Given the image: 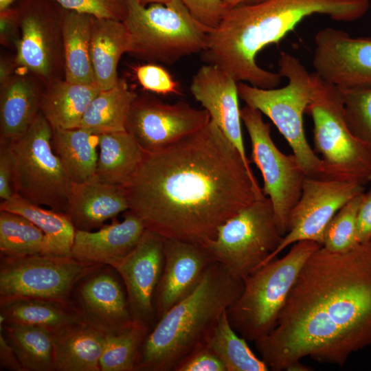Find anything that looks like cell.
I'll use <instances>...</instances> for the list:
<instances>
[{"mask_svg": "<svg viewBox=\"0 0 371 371\" xmlns=\"http://www.w3.org/2000/svg\"><path fill=\"white\" fill-rule=\"evenodd\" d=\"M133 69L137 80L144 90L161 95L181 93L179 82L162 66L148 63L137 65Z\"/></svg>", "mask_w": 371, "mask_h": 371, "instance_id": "f35d334b", "label": "cell"}, {"mask_svg": "<svg viewBox=\"0 0 371 371\" xmlns=\"http://www.w3.org/2000/svg\"><path fill=\"white\" fill-rule=\"evenodd\" d=\"M16 66L14 58L1 56L0 60V85L8 82L16 73Z\"/></svg>", "mask_w": 371, "mask_h": 371, "instance_id": "7dc6e473", "label": "cell"}, {"mask_svg": "<svg viewBox=\"0 0 371 371\" xmlns=\"http://www.w3.org/2000/svg\"><path fill=\"white\" fill-rule=\"evenodd\" d=\"M145 151L126 131L99 135L95 179L124 186L140 164Z\"/></svg>", "mask_w": 371, "mask_h": 371, "instance_id": "4dcf8cb0", "label": "cell"}, {"mask_svg": "<svg viewBox=\"0 0 371 371\" xmlns=\"http://www.w3.org/2000/svg\"><path fill=\"white\" fill-rule=\"evenodd\" d=\"M137 95L124 79L120 78L115 86L101 91L93 99L80 127L96 135L126 131L128 115Z\"/></svg>", "mask_w": 371, "mask_h": 371, "instance_id": "1f68e13d", "label": "cell"}, {"mask_svg": "<svg viewBox=\"0 0 371 371\" xmlns=\"http://www.w3.org/2000/svg\"><path fill=\"white\" fill-rule=\"evenodd\" d=\"M244 280L218 262L204 273L196 289L158 319L146 337L135 371H173L205 345L223 313L241 295Z\"/></svg>", "mask_w": 371, "mask_h": 371, "instance_id": "277c9868", "label": "cell"}, {"mask_svg": "<svg viewBox=\"0 0 371 371\" xmlns=\"http://www.w3.org/2000/svg\"><path fill=\"white\" fill-rule=\"evenodd\" d=\"M43 89L40 112L52 128H79L93 99L101 91L95 85L55 80Z\"/></svg>", "mask_w": 371, "mask_h": 371, "instance_id": "484cf974", "label": "cell"}, {"mask_svg": "<svg viewBox=\"0 0 371 371\" xmlns=\"http://www.w3.org/2000/svg\"><path fill=\"white\" fill-rule=\"evenodd\" d=\"M21 34L20 14L11 7L0 11V41L8 47L14 46Z\"/></svg>", "mask_w": 371, "mask_h": 371, "instance_id": "ee69618b", "label": "cell"}, {"mask_svg": "<svg viewBox=\"0 0 371 371\" xmlns=\"http://www.w3.org/2000/svg\"><path fill=\"white\" fill-rule=\"evenodd\" d=\"M315 71L340 89L371 85V37H352L342 30L325 27L315 36Z\"/></svg>", "mask_w": 371, "mask_h": 371, "instance_id": "2e32d148", "label": "cell"}, {"mask_svg": "<svg viewBox=\"0 0 371 371\" xmlns=\"http://www.w3.org/2000/svg\"><path fill=\"white\" fill-rule=\"evenodd\" d=\"M370 5L369 0H266L236 5L227 9L210 32L201 58L237 82L276 88L282 77L257 64L262 49L278 43L309 16L323 14L335 21L351 22L364 16Z\"/></svg>", "mask_w": 371, "mask_h": 371, "instance_id": "3957f363", "label": "cell"}, {"mask_svg": "<svg viewBox=\"0 0 371 371\" xmlns=\"http://www.w3.org/2000/svg\"><path fill=\"white\" fill-rule=\"evenodd\" d=\"M278 65V73L287 79L286 85L262 89L239 82V98L272 121L292 148L306 177L322 178V160L309 145L304 128L303 116L313 93L311 73L299 58L285 52L280 53Z\"/></svg>", "mask_w": 371, "mask_h": 371, "instance_id": "8992f818", "label": "cell"}, {"mask_svg": "<svg viewBox=\"0 0 371 371\" xmlns=\"http://www.w3.org/2000/svg\"><path fill=\"white\" fill-rule=\"evenodd\" d=\"M282 238L271 201L263 196L227 220L204 246L216 262L244 280L265 264Z\"/></svg>", "mask_w": 371, "mask_h": 371, "instance_id": "30bf717a", "label": "cell"}, {"mask_svg": "<svg viewBox=\"0 0 371 371\" xmlns=\"http://www.w3.org/2000/svg\"><path fill=\"white\" fill-rule=\"evenodd\" d=\"M173 0H138L142 5H148L153 3H167Z\"/></svg>", "mask_w": 371, "mask_h": 371, "instance_id": "681fc988", "label": "cell"}, {"mask_svg": "<svg viewBox=\"0 0 371 371\" xmlns=\"http://www.w3.org/2000/svg\"><path fill=\"white\" fill-rule=\"evenodd\" d=\"M0 368L10 371H24L14 348L0 331Z\"/></svg>", "mask_w": 371, "mask_h": 371, "instance_id": "bcb514c9", "label": "cell"}, {"mask_svg": "<svg viewBox=\"0 0 371 371\" xmlns=\"http://www.w3.org/2000/svg\"><path fill=\"white\" fill-rule=\"evenodd\" d=\"M43 232L27 218L0 210L1 258H22L43 254Z\"/></svg>", "mask_w": 371, "mask_h": 371, "instance_id": "e575fe53", "label": "cell"}, {"mask_svg": "<svg viewBox=\"0 0 371 371\" xmlns=\"http://www.w3.org/2000/svg\"><path fill=\"white\" fill-rule=\"evenodd\" d=\"M52 334L54 371H101L104 333L83 322Z\"/></svg>", "mask_w": 371, "mask_h": 371, "instance_id": "cb8c5ba5", "label": "cell"}, {"mask_svg": "<svg viewBox=\"0 0 371 371\" xmlns=\"http://www.w3.org/2000/svg\"><path fill=\"white\" fill-rule=\"evenodd\" d=\"M181 1L196 19L212 30L218 25L227 9L223 0Z\"/></svg>", "mask_w": 371, "mask_h": 371, "instance_id": "60d3db41", "label": "cell"}, {"mask_svg": "<svg viewBox=\"0 0 371 371\" xmlns=\"http://www.w3.org/2000/svg\"><path fill=\"white\" fill-rule=\"evenodd\" d=\"M64 10L87 14L98 19L123 21L126 14L124 0H53Z\"/></svg>", "mask_w": 371, "mask_h": 371, "instance_id": "ab89813d", "label": "cell"}, {"mask_svg": "<svg viewBox=\"0 0 371 371\" xmlns=\"http://www.w3.org/2000/svg\"><path fill=\"white\" fill-rule=\"evenodd\" d=\"M164 265L154 307L155 323L198 286L207 269L216 260L202 245L165 238Z\"/></svg>", "mask_w": 371, "mask_h": 371, "instance_id": "ac0fdd59", "label": "cell"}, {"mask_svg": "<svg viewBox=\"0 0 371 371\" xmlns=\"http://www.w3.org/2000/svg\"><path fill=\"white\" fill-rule=\"evenodd\" d=\"M128 210L123 186L93 179L72 183L65 214L76 230L92 231Z\"/></svg>", "mask_w": 371, "mask_h": 371, "instance_id": "7402d4cb", "label": "cell"}, {"mask_svg": "<svg viewBox=\"0 0 371 371\" xmlns=\"http://www.w3.org/2000/svg\"><path fill=\"white\" fill-rule=\"evenodd\" d=\"M165 237L146 229L134 249L112 268L122 280L133 320L151 328L154 297L164 265Z\"/></svg>", "mask_w": 371, "mask_h": 371, "instance_id": "e0dca14e", "label": "cell"}, {"mask_svg": "<svg viewBox=\"0 0 371 371\" xmlns=\"http://www.w3.org/2000/svg\"><path fill=\"white\" fill-rule=\"evenodd\" d=\"M28 74L16 72L1 85L0 140L14 142L29 128L40 112L43 89Z\"/></svg>", "mask_w": 371, "mask_h": 371, "instance_id": "603a6c76", "label": "cell"}, {"mask_svg": "<svg viewBox=\"0 0 371 371\" xmlns=\"http://www.w3.org/2000/svg\"><path fill=\"white\" fill-rule=\"evenodd\" d=\"M102 267L41 254L1 258L0 300L35 297L69 302L77 284Z\"/></svg>", "mask_w": 371, "mask_h": 371, "instance_id": "7c38bea8", "label": "cell"}, {"mask_svg": "<svg viewBox=\"0 0 371 371\" xmlns=\"http://www.w3.org/2000/svg\"><path fill=\"white\" fill-rule=\"evenodd\" d=\"M224 364L226 371H267L269 367L249 348L230 325L227 311L221 315L205 344Z\"/></svg>", "mask_w": 371, "mask_h": 371, "instance_id": "836d02e7", "label": "cell"}, {"mask_svg": "<svg viewBox=\"0 0 371 371\" xmlns=\"http://www.w3.org/2000/svg\"><path fill=\"white\" fill-rule=\"evenodd\" d=\"M52 127L39 112L12 142L14 193L35 204L65 213L73 182L52 146Z\"/></svg>", "mask_w": 371, "mask_h": 371, "instance_id": "9c48e42d", "label": "cell"}, {"mask_svg": "<svg viewBox=\"0 0 371 371\" xmlns=\"http://www.w3.org/2000/svg\"><path fill=\"white\" fill-rule=\"evenodd\" d=\"M124 1L123 22L131 34L135 56L171 65L205 49L212 29L196 19L181 0L146 6L138 0Z\"/></svg>", "mask_w": 371, "mask_h": 371, "instance_id": "ba28073f", "label": "cell"}, {"mask_svg": "<svg viewBox=\"0 0 371 371\" xmlns=\"http://www.w3.org/2000/svg\"><path fill=\"white\" fill-rule=\"evenodd\" d=\"M103 267L77 284L72 303L86 324L106 335L125 329L133 318L121 282L112 270Z\"/></svg>", "mask_w": 371, "mask_h": 371, "instance_id": "d6986e66", "label": "cell"}, {"mask_svg": "<svg viewBox=\"0 0 371 371\" xmlns=\"http://www.w3.org/2000/svg\"><path fill=\"white\" fill-rule=\"evenodd\" d=\"M313 93L306 108L313 122L315 150L321 155L322 179L371 181V148L349 129L339 89L311 73Z\"/></svg>", "mask_w": 371, "mask_h": 371, "instance_id": "5b68a950", "label": "cell"}, {"mask_svg": "<svg viewBox=\"0 0 371 371\" xmlns=\"http://www.w3.org/2000/svg\"><path fill=\"white\" fill-rule=\"evenodd\" d=\"M14 154L12 142L0 140V199L10 198L13 190Z\"/></svg>", "mask_w": 371, "mask_h": 371, "instance_id": "7bdbcfd3", "label": "cell"}, {"mask_svg": "<svg viewBox=\"0 0 371 371\" xmlns=\"http://www.w3.org/2000/svg\"><path fill=\"white\" fill-rule=\"evenodd\" d=\"M16 0H0V11L11 7L12 4Z\"/></svg>", "mask_w": 371, "mask_h": 371, "instance_id": "f907efd6", "label": "cell"}, {"mask_svg": "<svg viewBox=\"0 0 371 371\" xmlns=\"http://www.w3.org/2000/svg\"><path fill=\"white\" fill-rule=\"evenodd\" d=\"M150 329L148 326L133 320L125 329L106 334L100 370L135 371L140 348Z\"/></svg>", "mask_w": 371, "mask_h": 371, "instance_id": "d590c367", "label": "cell"}, {"mask_svg": "<svg viewBox=\"0 0 371 371\" xmlns=\"http://www.w3.org/2000/svg\"><path fill=\"white\" fill-rule=\"evenodd\" d=\"M273 371H308L309 357L343 366L371 346V240L344 252L323 246L302 266L276 327L255 342Z\"/></svg>", "mask_w": 371, "mask_h": 371, "instance_id": "7a4b0ae2", "label": "cell"}, {"mask_svg": "<svg viewBox=\"0 0 371 371\" xmlns=\"http://www.w3.org/2000/svg\"><path fill=\"white\" fill-rule=\"evenodd\" d=\"M264 1L266 0H223L227 9L239 5L256 3Z\"/></svg>", "mask_w": 371, "mask_h": 371, "instance_id": "c3c4849f", "label": "cell"}, {"mask_svg": "<svg viewBox=\"0 0 371 371\" xmlns=\"http://www.w3.org/2000/svg\"><path fill=\"white\" fill-rule=\"evenodd\" d=\"M173 371H226V368L220 359L205 344L182 359Z\"/></svg>", "mask_w": 371, "mask_h": 371, "instance_id": "b9f144b4", "label": "cell"}, {"mask_svg": "<svg viewBox=\"0 0 371 371\" xmlns=\"http://www.w3.org/2000/svg\"><path fill=\"white\" fill-rule=\"evenodd\" d=\"M83 322L80 313L71 301L35 297L0 300V324L35 326L53 332Z\"/></svg>", "mask_w": 371, "mask_h": 371, "instance_id": "4316f807", "label": "cell"}, {"mask_svg": "<svg viewBox=\"0 0 371 371\" xmlns=\"http://www.w3.org/2000/svg\"><path fill=\"white\" fill-rule=\"evenodd\" d=\"M357 240L359 243L371 240V187L363 193L357 215Z\"/></svg>", "mask_w": 371, "mask_h": 371, "instance_id": "f6af8a7d", "label": "cell"}, {"mask_svg": "<svg viewBox=\"0 0 371 371\" xmlns=\"http://www.w3.org/2000/svg\"><path fill=\"white\" fill-rule=\"evenodd\" d=\"M145 230L141 218L128 210L122 221L115 219L95 231L76 230L71 257L113 267L134 249Z\"/></svg>", "mask_w": 371, "mask_h": 371, "instance_id": "44dd1931", "label": "cell"}, {"mask_svg": "<svg viewBox=\"0 0 371 371\" xmlns=\"http://www.w3.org/2000/svg\"><path fill=\"white\" fill-rule=\"evenodd\" d=\"M339 89L349 129L371 148V85L358 88Z\"/></svg>", "mask_w": 371, "mask_h": 371, "instance_id": "74e56055", "label": "cell"}, {"mask_svg": "<svg viewBox=\"0 0 371 371\" xmlns=\"http://www.w3.org/2000/svg\"><path fill=\"white\" fill-rule=\"evenodd\" d=\"M210 120L206 110L185 102L169 104L148 95H137L126 129L146 153L164 149L199 131Z\"/></svg>", "mask_w": 371, "mask_h": 371, "instance_id": "9a60e30c", "label": "cell"}, {"mask_svg": "<svg viewBox=\"0 0 371 371\" xmlns=\"http://www.w3.org/2000/svg\"><path fill=\"white\" fill-rule=\"evenodd\" d=\"M1 331L14 348L24 371H54L52 334L43 327L0 324Z\"/></svg>", "mask_w": 371, "mask_h": 371, "instance_id": "d6a6232c", "label": "cell"}, {"mask_svg": "<svg viewBox=\"0 0 371 371\" xmlns=\"http://www.w3.org/2000/svg\"><path fill=\"white\" fill-rule=\"evenodd\" d=\"M0 210L27 218L43 232L45 245L42 255L71 257L76 229L66 214L45 208L16 193L1 201Z\"/></svg>", "mask_w": 371, "mask_h": 371, "instance_id": "83f0119b", "label": "cell"}, {"mask_svg": "<svg viewBox=\"0 0 371 371\" xmlns=\"http://www.w3.org/2000/svg\"><path fill=\"white\" fill-rule=\"evenodd\" d=\"M132 52V38L123 21L93 18L91 60L95 84L101 91L117 84L119 60L124 53Z\"/></svg>", "mask_w": 371, "mask_h": 371, "instance_id": "d4e9b609", "label": "cell"}, {"mask_svg": "<svg viewBox=\"0 0 371 371\" xmlns=\"http://www.w3.org/2000/svg\"><path fill=\"white\" fill-rule=\"evenodd\" d=\"M94 16L64 10L62 22L64 78L69 82L95 85L91 60Z\"/></svg>", "mask_w": 371, "mask_h": 371, "instance_id": "f546056e", "label": "cell"}, {"mask_svg": "<svg viewBox=\"0 0 371 371\" xmlns=\"http://www.w3.org/2000/svg\"><path fill=\"white\" fill-rule=\"evenodd\" d=\"M363 190V186L356 183L306 177L301 196L289 216V231L263 265L289 245L300 240H312L322 246L330 220L343 205Z\"/></svg>", "mask_w": 371, "mask_h": 371, "instance_id": "5bb4252c", "label": "cell"}, {"mask_svg": "<svg viewBox=\"0 0 371 371\" xmlns=\"http://www.w3.org/2000/svg\"><path fill=\"white\" fill-rule=\"evenodd\" d=\"M48 0H25L19 8L20 37L15 45L16 72L45 85L65 71L62 22L64 9Z\"/></svg>", "mask_w": 371, "mask_h": 371, "instance_id": "4fadbf2b", "label": "cell"}, {"mask_svg": "<svg viewBox=\"0 0 371 371\" xmlns=\"http://www.w3.org/2000/svg\"><path fill=\"white\" fill-rule=\"evenodd\" d=\"M52 146L73 183L95 179L99 135L81 127L52 128Z\"/></svg>", "mask_w": 371, "mask_h": 371, "instance_id": "f1b7e54d", "label": "cell"}, {"mask_svg": "<svg viewBox=\"0 0 371 371\" xmlns=\"http://www.w3.org/2000/svg\"><path fill=\"white\" fill-rule=\"evenodd\" d=\"M190 89L253 172L243 142L238 82L219 67L205 64L194 75Z\"/></svg>", "mask_w": 371, "mask_h": 371, "instance_id": "ffe728a7", "label": "cell"}, {"mask_svg": "<svg viewBox=\"0 0 371 371\" xmlns=\"http://www.w3.org/2000/svg\"><path fill=\"white\" fill-rule=\"evenodd\" d=\"M321 247L312 240L295 243L284 256L273 259L246 278L241 295L226 310L234 330L253 342L268 335L276 327L302 266Z\"/></svg>", "mask_w": 371, "mask_h": 371, "instance_id": "52a82bcc", "label": "cell"}, {"mask_svg": "<svg viewBox=\"0 0 371 371\" xmlns=\"http://www.w3.org/2000/svg\"><path fill=\"white\" fill-rule=\"evenodd\" d=\"M146 229L205 245L229 218L264 195L238 150L212 121L146 153L123 186Z\"/></svg>", "mask_w": 371, "mask_h": 371, "instance_id": "6da1fadb", "label": "cell"}, {"mask_svg": "<svg viewBox=\"0 0 371 371\" xmlns=\"http://www.w3.org/2000/svg\"><path fill=\"white\" fill-rule=\"evenodd\" d=\"M240 116L250 138L252 161L263 178L262 192L271 201L279 231L284 236L306 175L293 154L285 155L277 148L271 136V126L263 120L259 110L245 105L240 109Z\"/></svg>", "mask_w": 371, "mask_h": 371, "instance_id": "8fae6325", "label": "cell"}, {"mask_svg": "<svg viewBox=\"0 0 371 371\" xmlns=\"http://www.w3.org/2000/svg\"><path fill=\"white\" fill-rule=\"evenodd\" d=\"M363 193L348 201L330 220L324 234V247L334 252H344L359 243L357 236V215Z\"/></svg>", "mask_w": 371, "mask_h": 371, "instance_id": "8d00e7d4", "label": "cell"}]
</instances>
